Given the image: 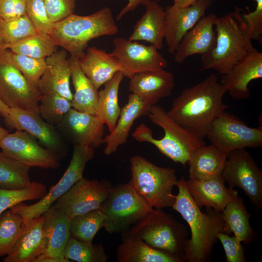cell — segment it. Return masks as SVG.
<instances>
[{
  "label": "cell",
  "mask_w": 262,
  "mask_h": 262,
  "mask_svg": "<svg viewBox=\"0 0 262 262\" xmlns=\"http://www.w3.org/2000/svg\"><path fill=\"white\" fill-rule=\"evenodd\" d=\"M122 243L117 249L118 262H183L178 257L153 248L141 239L122 234Z\"/></svg>",
  "instance_id": "obj_29"
},
{
  "label": "cell",
  "mask_w": 262,
  "mask_h": 262,
  "mask_svg": "<svg viewBox=\"0 0 262 262\" xmlns=\"http://www.w3.org/2000/svg\"><path fill=\"white\" fill-rule=\"evenodd\" d=\"M175 85L172 73L162 69L134 74L130 78L129 89L150 108L170 96Z\"/></svg>",
  "instance_id": "obj_21"
},
{
  "label": "cell",
  "mask_w": 262,
  "mask_h": 262,
  "mask_svg": "<svg viewBox=\"0 0 262 262\" xmlns=\"http://www.w3.org/2000/svg\"><path fill=\"white\" fill-rule=\"evenodd\" d=\"M72 108L71 101L55 92L42 95L39 103V113L45 121L57 125Z\"/></svg>",
  "instance_id": "obj_39"
},
{
  "label": "cell",
  "mask_w": 262,
  "mask_h": 262,
  "mask_svg": "<svg viewBox=\"0 0 262 262\" xmlns=\"http://www.w3.org/2000/svg\"><path fill=\"white\" fill-rule=\"evenodd\" d=\"M49 17L54 23L73 14L76 0H44Z\"/></svg>",
  "instance_id": "obj_45"
},
{
  "label": "cell",
  "mask_w": 262,
  "mask_h": 262,
  "mask_svg": "<svg viewBox=\"0 0 262 262\" xmlns=\"http://www.w3.org/2000/svg\"><path fill=\"white\" fill-rule=\"evenodd\" d=\"M106 217L100 208L76 215L70 220V237L92 243L101 228H104Z\"/></svg>",
  "instance_id": "obj_35"
},
{
  "label": "cell",
  "mask_w": 262,
  "mask_h": 262,
  "mask_svg": "<svg viewBox=\"0 0 262 262\" xmlns=\"http://www.w3.org/2000/svg\"><path fill=\"white\" fill-rule=\"evenodd\" d=\"M48 193L43 183L32 181L28 187L14 190L0 188V214L15 205L25 201L40 199Z\"/></svg>",
  "instance_id": "obj_40"
},
{
  "label": "cell",
  "mask_w": 262,
  "mask_h": 262,
  "mask_svg": "<svg viewBox=\"0 0 262 262\" xmlns=\"http://www.w3.org/2000/svg\"><path fill=\"white\" fill-rule=\"evenodd\" d=\"M227 155L212 144L197 147L187 163L189 179L201 180L221 176Z\"/></svg>",
  "instance_id": "obj_30"
},
{
  "label": "cell",
  "mask_w": 262,
  "mask_h": 262,
  "mask_svg": "<svg viewBox=\"0 0 262 262\" xmlns=\"http://www.w3.org/2000/svg\"><path fill=\"white\" fill-rule=\"evenodd\" d=\"M104 125L96 115L71 108L56 127L73 145L95 148L104 144Z\"/></svg>",
  "instance_id": "obj_18"
},
{
  "label": "cell",
  "mask_w": 262,
  "mask_h": 262,
  "mask_svg": "<svg viewBox=\"0 0 262 262\" xmlns=\"http://www.w3.org/2000/svg\"><path fill=\"white\" fill-rule=\"evenodd\" d=\"M145 6V13L135 24L128 39L133 41H146L158 50L161 49L165 33L164 9L155 0Z\"/></svg>",
  "instance_id": "obj_28"
},
{
  "label": "cell",
  "mask_w": 262,
  "mask_h": 262,
  "mask_svg": "<svg viewBox=\"0 0 262 262\" xmlns=\"http://www.w3.org/2000/svg\"><path fill=\"white\" fill-rule=\"evenodd\" d=\"M8 44L5 41L0 28V55L8 49Z\"/></svg>",
  "instance_id": "obj_49"
},
{
  "label": "cell",
  "mask_w": 262,
  "mask_h": 262,
  "mask_svg": "<svg viewBox=\"0 0 262 262\" xmlns=\"http://www.w3.org/2000/svg\"><path fill=\"white\" fill-rule=\"evenodd\" d=\"M100 209L106 217L104 228L111 234L125 232L153 209L129 182L114 186Z\"/></svg>",
  "instance_id": "obj_8"
},
{
  "label": "cell",
  "mask_w": 262,
  "mask_h": 262,
  "mask_svg": "<svg viewBox=\"0 0 262 262\" xmlns=\"http://www.w3.org/2000/svg\"><path fill=\"white\" fill-rule=\"evenodd\" d=\"M67 51L62 49L56 51L45 59L46 69L38 82L41 95L56 93L71 101L73 94L70 87L71 70Z\"/></svg>",
  "instance_id": "obj_25"
},
{
  "label": "cell",
  "mask_w": 262,
  "mask_h": 262,
  "mask_svg": "<svg viewBox=\"0 0 262 262\" xmlns=\"http://www.w3.org/2000/svg\"><path fill=\"white\" fill-rule=\"evenodd\" d=\"M43 215L48 243L45 252L35 262H68L64 252L70 237L71 219L52 206Z\"/></svg>",
  "instance_id": "obj_20"
},
{
  "label": "cell",
  "mask_w": 262,
  "mask_h": 262,
  "mask_svg": "<svg viewBox=\"0 0 262 262\" xmlns=\"http://www.w3.org/2000/svg\"><path fill=\"white\" fill-rule=\"evenodd\" d=\"M124 77L121 72H117L104 84V88L98 91L96 115L107 125L110 132L114 130L120 113L118 92Z\"/></svg>",
  "instance_id": "obj_32"
},
{
  "label": "cell",
  "mask_w": 262,
  "mask_h": 262,
  "mask_svg": "<svg viewBox=\"0 0 262 262\" xmlns=\"http://www.w3.org/2000/svg\"><path fill=\"white\" fill-rule=\"evenodd\" d=\"M118 32L112 10L104 7L88 16L72 14L53 23L50 36L58 46L79 60L84 55L90 41Z\"/></svg>",
  "instance_id": "obj_4"
},
{
  "label": "cell",
  "mask_w": 262,
  "mask_h": 262,
  "mask_svg": "<svg viewBox=\"0 0 262 262\" xmlns=\"http://www.w3.org/2000/svg\"><path fill=\"white\" fill-rule=\"evenodd\" d=\"M262 78V53L255 49L222 75L220 82L231 98L239 100L248 98L249 84Z\"/></svg>",
  "instance_id": "obj_19"
},
{
  "label": "cell",
  "mask_w": 262,
  "mask_h": 262,
  "mask_svg": "<svg viewBox=\"0 0 262 262\" xmlns=\"http://www.w3.org/2000/svg\"><path fill=\"white\" fill-rule=\"evenodd\" d=\"M256 2L255 9L247 13H243V16L249 29L252 40L262 42V0H252Z\"/></svg>",
  "instance_id": "obj_46"
},
{
  "label": "cell",
  "mask_w": 262,
  "mask_h": 262,
  "mask_svg": "<svg viewBox=\"0 0 262 262\" xmlns=\"http://www.w3.org/2000/svg\"><path fill=\"white\" fill-rule=\"evenodd\" d=\"M4 118L6 126L11 129L23 131L36 139L60 159L66 155V149L58 130L45 121L39 114L32 111L9 108Z\"/></svg>",
  "instance_id": "obj_15"
},
{
  "label": "cell",
  "mask_w": 262,
  "mask_h": 262,
  "mask_svg": "<svg viewBox=\"0 0 262 262\" xmlns=\"http://www.w3.org/2000/svg\"><path fill=\"white\" fill-rule=\"evenodd\" d=\"M152 0L159 2L160 0H128L127 4L121 10L117 15L116 20H120L128 13L134 11L139 5L145 6L149 2Z\"/></svg>",
  "instance_id": "obj_48"
},
{
  "label": "cell",
  "mask_w": 262,
  "mask_h": 262,
  "mask_svg": "<svg viewBox=\"0 0 262 262\" xmlns=\"http://www.w3.org/2000/svg\"><path fill=\"white\" fill-rule=\"evenodd\" d=\"M78 62L83 72L98 90L117 72L122 73L123 71L121 65L115 56L95 47L88 48Z\"/></svg>",
  "instance_id": "obj_27"
},
{
  "label": "cell",
  "mask_w": 262,
  "mask_h": 262,
  "mask_svg": "<svg viewBox=\"0 0 262 262\" xmlns=\"http://www.w3.org/2000/svg\"><path fill=\"white\" fill-rule=\"evenodd\" d=\"M26 14L38 33L50 35L53 23L49 17L44 0H27Z\"/></svg>",
  "instance_id": "obj_43"
},
{
  "label": "cell",
  "mask_w": 262,
  "mask_h": 262,
  "mask_svg": "<svg viewBox=\"0 0 262 262\" xmlns=\"http://www.w3.org/2000/svg\"><path fill=\"white\" fill-rule=\"evenodd\" d=\"M64 256L68 262H106L108 258L102 244H93L70 237L65 247Z\"/></svg>",
  "instance_id": "obj_38"
},
{
  "label": "cell",
  "mask_w": 262,
  "mask_h": 262,
  "mask_svg": "<svg viewBox=\"0 0 262 262\" xmlns=\"http://www.w3.org/2000/svg\"><path fill=\"white\" fill-rule=\"evenodd\" d=\"M206 137L211 144L222 151L262 146V128L248 126L237 116L226 111L216 118Z\"/></svg>",
  "instance_id": "obj_11"
},
{
  "label": "cell",
  "mask_w": 262,
  "mask_h": 262,
  "mask_svg": "<svg viewBox=\"0 0 262 262\" xmlns=\"http://www.w3.org/2000/svg\"><path fill=\"white\" fill-rule=\"evenodd\" d=\"M8 132L7 130L0 126V142L2 138Z\"/></svg>",
  "instance_id": "obj_52"
},
{
  "label": "cell",
  "mask_w": 262,
  "mask_h": 262,
  "mask_svg": "<svg viewBox=\"0 0 262 262\" xmlns=\"http://www.w3.org/2000/svg\"><path fill=\"white\" fill-rule=\"evenodd\" d=\"M213 0H196L187 6L173 4L164 10L165 41L168 52L174 54L185 33L205 16Z\"/></svg>",
  "instance_id": "obj_17"
},
{
  "label": "cell",
  "mask_w": 262,
  "mask_h": 262,
  "mask_svg": "<svg viewBox=\"0 0 262 262\" xmlns=\"http://www.w3.org/2000/svg\"><path fill=\"white\" fill-rule=\"evenodd\" d=\"M147 115L153 124L163 130V137L159 139L154 138L151 130L144 123L136 128L132 136L138 142L153 145L173 162L185 166L193 152L205 145L203 140L196 137L181 127L161 106L156 104L151 107Z\"/></svg>",
  "instance_id": "obj_5"
},
{
  "label": "cell",
  "mask_w": 262,
  "mask_h": 262,
  "mask_svg": "<svg viewBox=\"0 0 262 262\" xmlns=\"http://www.w3.org/2000/svg\"><path fill=\"white\" fill-rule=\"evenodd\" d=\"M24 224L22 217L11 209L0 214V257L7 255L11 251Z\"/></svg>",
  "instance_id": "obj_37"
},
{
  "label": "cell",
  "mask_w": 262,
  "mask_h": 262,
  "mask_svg": "<svg viewBox=\"0 0 262 262\" xmlns=\"http://www.w3.org/2000/svg\"><path fill=\"white\" fill-rule=\"evenodd\" d=\"M0 148L7 155L31 167L56 169L60 166L57 156L40 146L27 132L16 130L7 133L0 142Z\"/></svg>",
  "instance_id": "obj_16"
},
{
  "label": "cell",
  "mask_w": 262,
  "mask_h": 262,
  "mask_svg": "<svg viewBox=\"0 0 262 262\" xmlns=\"http://www.w3.org/2000/svg\"><path fill=\"white\" fill-rule=\"evenodd\" d=\"M0 28L8 46L37 33L27 14L10 20L0 19Z\"/></svg>",
  "instance_id": "obj_41"
},
{
  "label": "cell",
  "mask_w": 262,
  "mask_h": 262,
  "mask_svg": "<svg viewBox=\"0 0 262 262\" xmlns=\"http://www.w3.org/2000/svg\"><path fill=\"white\" fill-rule=\"evenodd\" d=\"M8 54L12 64L31 83L38 87L39 80L46 67L45 59L14 53L9 49Z\"/></svg>",
  "instance_id": "obj_42"
},
{
  "label": "cell",
  "mask_w": 262,
  "mask_h": 262,
  "mask_svg": "<svg viewBox=\"0 0 262 262\" xmlns=\"http://www.w3.org/2000/svg\"><path fill=\"white\" fill-rule=\"evenodd\" d=\"M221 176L229 187L242 190L258 211L262 206V172L245 148L228 153Z\"/></svg>",
  "instance_id": "obj_12"
},
{
  "label": "cell",
  "mask_w": 262,
  "mask_h": 262,
  "mask_svg": "<svg viewBox=\"0 0 262 262\" xmlns=\"http://www.w3.org/2000/svg\"><path fill=\"white\" fill-rule=\"evenodd\" d=\"M221 213L230 233H233L245 244L252 242L256 235L250 224L251 214L246 210L241 197L237 196L229 202Z\"/></svg>",
  "instance_id": "obj_33"
},
{
  "label": "cell",
  "mask_w": 262,
  "mask_h": 262,
  "mask_svg": "<svg viewBox=\"0 0 262 262\" xmlns=\"http://www.w3.org/2000/svg\"><path fill=\"white\" fill-rule=\"evenodd\" d=\"M58 46L48 34L37 33L15 43L8 49L14 53L37 59H46L57 51Z\"/></svg>",
  "instance_id": "obj_36"
},
{
  "label": "cell",
  "mask_w": 262,
  "mask_h": 262,
  "mask_svg": "<svg viewBox=\"0 0 262 262\" xmlns=\"http://www.w3.org/2000/svg\"><path fill=\"white\" fill-rule=\"evenodd\" d=\"M113 187L112 183L106 179L90 180L83 177L51 206L71 219L76 215L100 208Z\"/></svg>",
  "instance_id": "obj_13"
},
{
  "label": "cell",
  "mask_w": 262,
  "mask_h": 262,
  "mask_svg": "<svg viewBox=\"0 0 262 262\" xmlns=\"http://www.w3.org/2000/svg\"><path fill=\"white\" fill-rule=\"evenodd\" d=\"M226 93L217 76L212 73L183 89L173 100L168 114L189 132L203 140L214 120L229 107L223 100Z\"/></svg>",
  "instance_id": "obj_1"
},
{
  "label": "cell",
  "mask_w": 262,
  "mask_h": 262,
  "mask_svg": "<svg viewBox=\"0 0 262 262\" xmlns=\"http://www.w3.org/2000/svg\"><path fill=\"white\" fill-rule=\"evenodd\" d=\"M122 234L139 238L153 248L183 260L187 229L162 209H153Z\"/></svg>",
  "instance_id": "obj_7"
},
{
  "label": "cell",
  "mask_w": 262,
  "mask_h": 262,
  "mask_svg": "<svg viewBox=\"0 0 262 262\" xmlns=\"http://www.w3.org/2000/svg\"><path fill=\"white\" fill-rule=\"evenodd\" d=\"M23 229L4 262H35L45 252L47 239L44 229V216L24 223Z\"/></svg>",
  "instance_id": "obj_24"
},
{
  "label": "cell",
  "mask_w": 262,
  "mask_h": 262,
  "mask_svg": "<svg viewBox=\"0 0 262 262\" xmlns=\"http://www.w3.org/2000/svg\"><path fill=\"white\" fill-rule=\"evenodd\" d=\"M41 96L38 87L12 64L6 49L0 55V100L9 108L39 114Z\"/></svg>",
  "instance_id": "obj_10"
},
{
  "label": "cell",
  "mask_w": 262,
  "mask_h": 262,
  "mask_svg": "<svg viewBox=\"0 0 262 262\" xmlns=\"http://www.w3.org/2000/svg\"><path fill=\"white\" fill-rule=\"evenodd\" d=\"M196 0H173V4L178 6H187L191 5Z\"/></svg>",
  "instance_id": "obj_50"
},
{
  "label": "cell",
  "mask_w": 262,
  "mask_h": 262,
  "mask_svg": "<svg viewBox=\"0 0 262 262\" xmlns=\"http://www.w3.org/2000/svg\"><path fill=\"white\" fill-rule=\"evenodd\" d=\"M218 240L222 245L227 262H245L246 259L241 242L235 236L219 233Z\"/></svg>",
  "instance_id": "obj_44"
},
{
  "label": "cell",
  "mask_w": 262,
  "mask_h": 262,
  "mask_svg": "<svg viewBox=\"0 0 262 262\" xmlns=\"http://www.w3.org/2000/svg\"><path fill=\"white\" fill-rule=\"evenodd\" d=\"M130 164L132 188L153 208L172 207V190L178 181L176 170L157 166L138 155L131 157Z\"/></svg>",
  "instance_id": "obj_6"
},
{
  "label": "cell",
  "mask_w": 262,
  "mask_h": 262,
  "mask_svg": "<svg viewBox=\"0 0 262 262\" xmlns=\"http://www.w3.org/2000/svg\"><path fill=\"white\" fill-rule=\"evenodd\" d=\"M243 13L235 7L233 12L216 17L215 45L211 51L201 56L202 70L213 69L223 75L256 49Z\"/></svg>",
  "instance_id": "obj_3"
},
{
  "label": "cell",
  "mask_w": 262,
  "mask_h": 262,
  "mask_svg": "<svg viewBox=\"0 0 262 262\" xmlns=\"http://www.w3.org/2000/svg\"><path fill=\"white\" fill-rule=\"evenodd\" d=\"M73 145L72 156L66 171L49 192L35 203L27 205L23 202L10 208L22 217L24 223L42 215L59 198L83 178L86 164L94 157L95 148L91 146Z\"/></svg>",
  "instance_id": "obj_9"
},
{
  "label": "cell",
  "mask_w": 262,
  "mask_h": 262,
  "mask_svg": "<svg viewBox=\"0 0 262 262\" xmlns=\"http://www.w3.org/2000/svg\"><path fill=\"white\" fill-rule=\"evenodd\" d=\"M9 108L0 100V115L4 117L9 113Z\"/></svg>",
  "instance_id": "obj_51"
},
{
  "label": "cell",
  "mask_w": 262,
  "mask_h": 262,
  "mask_svg": "<svg viewBox=\"0 0 262 262\" xmlns=\"http://www.w3.org/2000/svg\"><path fill=\"white\" fill-rule=\"evenodd\" d=\"M74 93L71 101L72 108L78 111L96 115L98 91L81 69L78 59L69 58Z\"/></svg>",
  "instance_id": "obj_31"
},
{
  "label": "cell",
  "mask_w": 262,
  "mask_h": 262,
  "mask_svg": "<svg viewBox=\"0 0 262 262\" xmlns=\"http://www.w3.org/2000/svg\"><path fill=\"white\" fill-rule=\"evenodd\" d=\"M222 176L201 180H185L188 191L196 205L222 213L227 205L235 198L238 192L227 188Z\"/></svg>",
  "instance_id": "obj_22"
},
{
  "label": "cell",
  "mask_w": 262,
  "mask_h": 262,
  "mask_svg": "<svg viewBox=\"0 0 262 262\" xmlns=\"http://www.w3.org/2000/svg\"><path fill=\"white\" fill-rule=\"evenodd\" d=\"M216 17L213 14L204 16L185 33L174 54L175 62L181 64L190 56H202L213 49L216 43L214 26Z\"/></svg>",
  "instance_id": "obj_23"
},
{
  "label": "cell",
  "mask_w": 262,
  "mask_h": 262,
  "mask_svg": "<svg viewBox=\"0 0 262 262\" xmlns=\"http://www.w3.org/2000/svg\"><path fill=\"white\" fill-rule=\"evenodd\" d=\"M111 52L121 65L124 77L130 79L135 74L147 71L164 69L166 59L153 45H146L122 37L113 40Z\"/></svg>",
  "instance_id": "obj_14"
},
{
  "label": "cell",
  "mask_w": 262,
  "mask_h": 262,
  "mask_svg": "<svg viewBox=\"0 0 262 262\" xmlns=\"http://www.w3.org/2000/svg\"><path fill=\"white\" fill-rule=\"evenodd\" d=\"M149 108L138 97L131 93L120 113L114 130L104 138V153L111 155L118 147L127 141L130 131L134 122L139 117L147 114Z\"/></svg>",
  "instance_id": "obj_26"
},
{
  "label": "cell",
  "mask_w": 262,
  "mask_h": 262,
  "mask_svg": "<svg viewBox=\"0 0 262 262\" xmlns=\"http://www.w3.org/2000/svg\"><path fill=\"white\" fill-rule=\"evenodd\" d=\"M176 186L178 193L172 208L178 212L188 224L191 237L185 241L183 256L184 262H204L208 260L218 234L230 235L222 217V213L211 208L202 212L189 194L185 179L181 177Z\"/></svg>",
  "instance_id": "obj_2"
},
{
  "label": "cell",
  "mask_w": 262,
  "mask_h": 262,
  "mask_svg": "<svg viewBox=\"0 0 262 262\" xmlns=\"http://www.w3.org/2000/svg\"><path fill=\"white\" fill-rule=\"evenodd\" d=\"M30 167L0 151V188L14 190L23 188L32 183Z\"/></svg>",
  "instance_id": "obj_34"
},
{
  "label": "cell",
  "mask_w": 262,
  "mask_h": 262,
  "mask_svg": "<svg viewBox=\"0 0 262 262\" xmlns=\"http://www.w3.org/2000/svg\"><path fill=\"white\" fill-rule=\"evenodd\" d=\"M27 0H0V19L10 20L26 14Z\"/></svg>",
  "instance_id": "obj_47"
}]
</instances>
